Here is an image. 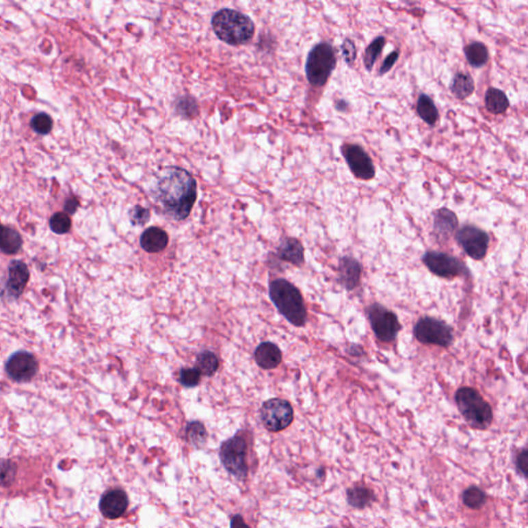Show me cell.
Wrapping results in <instances>:
<instances>
[{
	"instance_id": "obj_1",
	"label": "cell",
	"mask_w": 528,
	"mask_h": 528,
	"mask_svg": "<svg viewBox=\"0 0 528 528\" xmlns=\"http://www.w3.org/2000/svg\"><path fill=\"white\" fill-rule=\"evenodd\" d=\"M155 193L168 216L176 221L185 220L196 202V181L187 170L170 166L160 172Z\"/></svg>"
},
{
	"instance_id": "obj_2",
	"label": "cell",
	"mask_w": 528,
	"mask_h": 528,
	"mask_svg": "<svg viewBox=\"0 0 528 528\" xmlns=\"http://www.w3.org/2000/svg\"><path fill=\"white\" fill-rule=\"evenodd\" d=\"M269 298L286 320L296 327L306 322V304L300 290L287 280L278 279L269 285Z\"/></svg>"
},
{
	"instance_id": "obj_3",
	"label": "cell",
	"mask_w": 528,
	"mask_h": 528,
	"mask_svg": "<svg viewBox=\"0 0 528 528\" xmlns=\"http://www.w3.org/2000/svg\"><path fill=\"white\" fill-rule=\"evenodd\" d=\"M212 25L221 40L233 46L249 42L255 31L252 20L235 10L223 9L217 12L213 17Z\"/></svg>"
},
{
	"instance_id": "obj_4",
	"label": "cell",
	"mask_w": 528,
	"mask_h": 528,
	"mask_svg": "<svg viewBox=\"0 0 528 528\" xmlns=\"http://www.w3.org/2000/svg\"><path fill=\"white\" fill-rule=\"evenodd\" d=\"M455 401L466 423L474 430H485L492 424L491 406L480 392L472 387H461L455 393Z\"/></svg>"
},
{
	"instance_id": "obj_5",
	"label": "cell",
	"mask_w": 528,
	"mask_h": 528,
	"mask_svg": "<svg viewBox=\"0 0 528 528\" xmlns=\"http://www.w3.org/2000/svg\"><path fill=\"white\" fill-rule=\"evenodd\" d=\"M336 65L334 48L327 42L316 44L311 50L306 63V74L308 83L314 87L326 84Z\"/></svg>"
},
{
	"instance_id": "obj_6",
	"label": "cell",
	"mask_w": 528,
	"mask_h": 528,
	"mask_svg": "<svg viewBox=\"0 0 528 528\" xmlns=\"http://www.w3.org/2000/svg\"><path fill=\"white\" fill-rule=\"evenodd\" d=\"M247 453V440L239 432L221 445L220 459L223 466L239 480L247 478L249 472Z\"/></svg>"
},
{
	"instance_id": "obj_7",
	"label": "cell",
	"mask_w": 528,
	"mask_h": 528,
	"mask_svg": "<svg viewBox=\"0 0 528 528\" xmlns=\"http://www.w3.org/2000/svg\"><path fill=\"white\" fill-rule=\"evenodd\" d=\"M414 334L417 341L424 345L448 348L453 343V330L444 321L432 317L419 319L414 327Z\"/></svg>"
},
{
	"instance_id": "obj_8",
	"label": "cell",
	"mask_w": 528,
	"mask_h": 528,
	"mask_svg": "<svg viewBox=\"0 0 528 528\" xmlns=\"http://www.w3.org/2000/svg\"><path fill=\"white\" fill-rule=\"evenodd\" d=\"M367 317L378 340L384 343H391L396 340L397 334L401 332V325L393 312L382 304H373L367 310Z\"/></svg>"
},
{
	"instance_id": "obj_9",
	"label": "cell",
	"mask_w": 528,
	"mask_h": 528,
	"mask_svg": "<svg viewBox=\"0 0 528 528\" xmlns=\"http://www.w3.org/2000/svg\"><path fill=\"white\" fill-rule=\"evenodd\" d=\"M293 408L285 399H272L260 409V419L264 427L272 432L286 430L293 421Z\"/></svg>"
},
{
	"instance_id": "obj_10",
	"label": "cell",
	"mask_w": 528,
	"mask_h": 528,
	"mask_svg": "<svg viewBox=\"0 0 528 528\" xmlns=\"http://www.w3.org/2000/svg\"><path fill=\"white\" fill-rule=\"evenodd\" d=\"M422 261L434 275L440 278L449 279L470 274L464 262H461L454 256L442 252H426L422 257Z\"/></svg>"
},
{
	"instance_id": "obj_11",
	"label": "cell",
	"mask_w": 528,
	"mask_h": 528,
	"mask_svg": "<svg viewBox=\"0 0 528 528\" xmlns=\"http://www.w3.org/2000/svg\"><path fill=\"white\" fill-rule=\"evenodd\" d=\"M40 365L36 356L25 350L13 353L5 361V371L12 381L28 383L38 375Z\"/></svg>"
},
{
	"instance_id": "obj_12",
	"label": "cell",
	"mask_w": 528,
	"mask_h": 528,
	"mask_svg": "<svg viewBox=\"0 0 528 528\" xmlns=\"http://www.w3.org/2000/svg\"><path fill=\"white\" fill-rule=\"evenodd\" d=\"M456 241L466 255L475 260H482L488 251V233L473 225H466L461 227L456 233Z\"/></svg>"
},
{
	"instance_id": "obj_13",
	"label": "cell",
	"mask_w": 528,
	"mask_h": 528,
	"mask_svg": "<svg viewBox=\"0 0 528 528\" xmlns=\"http://www.w3.org/2000/svg\"><path fill=\"white\" fill-rule=\"evenodd\" d=\"M343 155L357 179L369 181L375 174V166L367 152L358 145H345L342 149Z\"/></svg>"
},
{
	"instance_id": "obj_14",
	"label": "cell",
	"mask_w": 528,
	"mask_h": 528,
	"mask_svg": "<svg viewBox=\"0 0 528 528\" xmlns=\"http://www.w3.org/2000/svg\"><path fill=\"white\" fill-rule=\"evenodd\" d=\"M30 273L27 264L21 260H12L8 267V279L5 284V295L16 300L23 294L29 281Z\"/></svg>"
},
{
	"instance_id": "obj_15",
	"label": "cell",
	"mask_w": 528,
	"mask_h": 528,
	"mask_svg": "<svg viewBox=\"0 0 528 528\" xmlns=\"http://www.w3.org/2000/svg\"><path fill=\"white\" fill-rule=\"evenodd\" d=\"M128 507V497L125 491L116 489L105 493L99 503V510L107 519L121 517Z\"/></svg>"
},
{
	"instance_id": "obj_16",
	"label": "cell",
	"mask_w": 528,
	"mask_h": 528,
	"mask_svg": "<svg viewBox=\"0 0 528 528\" xmlns=\"http://www.w3.org/2000/svg\"><path fill=\"white\" fill-rule=\"evenodd\" d=\"M361 277V265L352 257L341 258L339 263V281L348 291H352L359 285Z\"/></svg>"
},
{
	"instance_id": "obj_17",
	"label": "cell",
	"mask_w": 528,
	"mask_h": 528,
	"mask_svg": "<svg viewBox=\"0 0 528 528\" xmlns=\"http://www.w3.org/2000/svg\"><path fill=\"white\" fill-rule=\"evenodd\" d=\"M256 363L263 369H277L282 362V352L277 345L261 343L254 353Z\"/></svg>"
},
{
	"instance_id": "obj_18",
	"label": "cell",
	"mask_w": 528,
	"mask_h": 528,
	"mask_svg": "<svg viewBox=\"0 0 528 528\" xmlns=\"http://www.w3.org/2000/svg\"><path fill=\"white\" fill-rule=\"evenodd\" d=\"M168 245V235L159 227H150L141 237V247L148 253H159Z\"/></svg>"
},
{
	"instance_id": "obj_19",
	"label": "cell",
	"mask_w": 528,
	"mask_h": 528,
	"mask_svg": "<svg viewBox=\"0 0 528 528\" xmlns=\"http://www.w3.org/2000/svg\"><path fill=\"white\" fill-rule=\"evenodd\" d=\"M458 227V219L452 211L440 209L434 215V233L444 239H448Z\"/></svg>"
},
{
	"instance_id": "obj_20",
	"label": "cell",
	"mask_w": 528,
	"mask_h": 528,
	"mask_svg": "<svg viewBox=\"0 0 528 528\" xmlns=\"http://www.w3.org/2000/svg\"><path fill=\"white\" fill-rule=\"evenodd\" d=\"M278 255L284 261L289 262L295 267H302L304 262V249L302 243L296 239H286L278 248Z\"/></svg>"
},
{
	"instance_id": "obj_21",
	"label": "cell",
	"mask_w": 528,
	"mask_h": 528,
	"mask_svg": "<svg viewBox=\"0 0 528 528\" xmlns=\"http://www.w3.org/2000/svg\"><path fill=\"white\" fill-rule=\"evenodd\" d=\"M23 247V239L16 229L0 223V253L15 255Z\"/></svg>"
},
{
	"instance_id": "obj_22",
	"label": "cell",
	"mask_w": 528,
	"mask_h": 528,
	"mask_svg": "<svg viewBox=\"0 0 528 528\" xmlns=\"http://www.w3.org/2000/svg\"><path fill=\"white\" fill-rule=\"evenodd\" d=\"M450 89L456 98H468L475 91L474 79L466 72H458L453 77Z\"/></svg>"
},
{
	"instance_id": "obj_23",
	"label": "cell",
	"mask_w": 528,
	"mask_h": 528,
	"mask_svg": "<svg viewBox=\"0 0 528 528\" xmlns=\"http://www.w3.org/2000/svg\"><path fill=\"white\" fill-rule=\"evenodd\" d=\"M485 107L494 115L503 114L510 107V101L503 91L497 88H489L485 94Z\"/></svg>"
},
{
	"instance_id": "obj_24",
	"label": "cell",
	"mask_w": 528,
	"mask_h": 528,
	"mask_svg": "<svg viewBox=\"0 0 528 528\" xmlns=\"http://www.w3.org/2000/svg\"><path fill=\"white\" fill-rule=\"evenodd\" d=\"M417 113L419 117L428 125L434 126L438 119V111L434 101L428 95H420L417 103Z\"/></svg>"
},
{
	"instance_id": "obj_25",
	"label": "cell",
	"mask_w": 528,
	"mask_h": 528,
	"mask_svg": "<svg viewBox=\"0 0 528 528\" xmlns=\"http://www.w3.org/2000/svg\"><path fill=\"white\" fill-rule=\"evenodd\" d=\"M195 369L206 377H212L219 369V359L211 351H202L196 357Z\"/></svg>"
},
{
	"instance_id": "obj_26",
	"label": "cell",
	"mask_w": 528,
	"mask_h": 528,
	"mask_svg": "<svg viewBox=\"0 0 528 528\" xmlns=\"http://www.w3.org/2000/svg\"><path fill=\"white\" fill-rule=\"evenodd\" d=\"M466 59L474 68H481L488 61V50L482 42H475L464 48Z\"/></svg>"
},
{
	"instance_id": "obj_27",
	"label": "cell",
	"mask_w": 528,
	"mask_h": 528,
	"mask_svg": "<svg viewBox=\"0 0 528 528\" xmlns=\"http://www.w3.org/2000/svg\"><path fill=\"white\" fill-rule=\"evenodd\" d=\"M186 438L192 446L200 448L208 440V432L200 421L189 422L186 426Z\"/></svg>"
},
{
	"instance_id": "obj_28",
	"label": "cell",
	"mask_w": 528,
	"mask_h": 528,
	"mask_svg": "<svg viewBox=\"0 0 528 528\" xmlns=\"http://www.w3.org/2000/svg\"><path fill=\"white\" fill-rule=\"evenodd\" d=\"M373 499V491L365 487H354L347 491V499L352 507L363 509L371 503Z\"/></svg>"
},
{
	"instance_id": "obj_29",
	"label": "cell",
	"mask_w": 528,
	"mask_h": 528,
	"mask_svg": "<svg viewBox=\"0 0 528 528\" xmlns=\"http://www.w3.org/2000/svg\"><path fill=\"white\" fill-rule=\"evenodd\" d=\"M464 505L473 510H479L486 503V495L478 487L473 486L466 489L462 495Z\"/></svg>"
},
{
	"instance_id": "obj_30",
	"label": "cell",
	"mask_w": 528,
	"mask_h": 528,
	"mask_svg": "<svg viewBox=\"0 0 528 528\" xmlns=\"http://www.w3.org/2000/svg\"><path fill=\"white\" fill-rule=\"evenodd\" d=\"M385 44L386 38H383V36H380V38H375V40L367 47V51H365V60H363L365 61V68H367V70H371L378 57L381 55Z\"/></svg>"
},
{
	"instance_id": "obj_31",
	"label": "cell",
	"mask_w": 528,
	"mask_h": 528,
	"mask_svg": "<svg viewBox=\"0 0 528 528\" xmlns=\"http://www.w3.org/2000/svg\"><path fill=\"white\" fill-rule=\"evenodd\" d=\"M50 229L56 235H65L72 228V219L65 213H56L49 221Z\"/></svg>"
},
{
	"instance_id": "obj_32",
	"label": "cell",
	"mask_w": 528,
	"mask_h": 528,
	"mask_svg": "<svg viewBox=\"0 0 528 528\" xmlns=\"http://www.w3.org/2000/svg\"><path fill=\"white\" fill-rule=\"evenodd\" d=\"M30 125L38 135H47L52 131L53 120L48 114L40 113L32 118Z\"/></svg>"
},
{
	"instance_id": "obj_33",
	"label": "cell",
	"mask_w": 528,
	"mask_h": 528,
	"mask_svg": "<svg viewBox=\"0 0 528 528\" xmlns=\"http://www.w3.org/2000/svg\"><path fill=\"white\" fill-rule=\"evenodd\" d=\"M176 111L181 115L184 116V117L193 118L197 115L198 105H197L196 101L191 98V97H181L176 101Z\"/></svg>"
},
{
	"instance_id": "obj_34",
	"label": "cell",
	"mask_w": 528,
	"mask_h": 528,
	"mask_svg": "<svg viewBox=\"0 0 528 528\" xmlns=\"http://www.w3.org/2000/svg\"><path fill=\"white\" fill-rule=\"evenodd\" d=\"M202 373L196 369H182L179 375V381L184 387H196L200 382Z\"/></svg>"
},
{
	"instance_id": "obj_35",
	"label": "cell",
	"mask_w": 528,
	"mask_h": 528,
	"mask_svg": "<svg viewBox=\"0 0 528 528\" xmlns=\"http://www.w3.org/2000/svg\"><path fill=\"white\" fill-rule=\"evenodd\" d=\"M150 217H151L150 211L141 206H135V208H132L129 213L130 221L135 226H144V225L147 224L149 222Z\"/></svg>"
},
{
	"instance_id": "obj_36",
	"label": "cell",
	"mask_w": 528,
	"mask_h": 528,
	"mask_svg": "<svg viewBox=\"0 0 528 528\" xmlns=\"http://www.w3.org/2000/svg\"><path fill=\"white\" fill-rule=\"evenodd\" d=\"M15 464L12 462L0 464V485H10L15 478Z\"/></svg>"
},
{
	"instance_id": "obj_37",
	"label": "cell",
	"mask_w": 528,
	"mask_h": 528,
	"mask_svg": "<svg viewBox=\"0 0 528 528\" xmlns=\"http://www.w3.org/2000/svg\"><path fill=\"white\" fill-rule=\"evenodd\" d=\"M343 54H344L345 59L349 64H352L353 61L356 59V48H355L354 44L352 40H346L343 44Z\"/></svg>"
},
{
	"instance_id": "obj_38",
	"label": "cell",
	"mask_w": 528,
	"mask_h": 528,
	"mask_svg": "<svg viewBox=\"0 0 528 528\" xmlns=\"http://www.w3.org/2000/svg\"><path fill=\"white\" fill-rule=\"evenodd\" d=\"M399 56V53L397 52V51H394V52H392L391 54H390L389 56L385 59V61H384L383 66H382L381 70H380V75L386 74L388 70H391L392 66H393L394 63L396 62V60H397Z\"/></svg>"
},
{
	"instance_id": "obj_39",
	"label": "cell",
	"mask_w": 528,
	"mask_h": 528,
	"mask_svg": "<svg viewBox=\"0 0 528 528\" xmlns=\"http://www.w3.org/2000/svg\"><path fill=\"white\" fill-rule=\"evenodd\" d=\"M79 206H80L79 200L75 198V197H70L64 202L65 214H68V216L74 215L77 210H78Z\"/></svg>"
},
{
	"instance_id": "obj_40",
	"label": "cell",
	"mask_w": 528,
	"mask_h": 528,
	"mask_svg": "<svg viewBox=\"0 0 528 528\" xmlns=\"http://www.w3.org/2000/svg\"><path fill=\"white\" fill-rule=\"evenodd\" d=\"M517 466L519 472H521L523 476H526V468H527V452L526 450L522 451L521 454L518 456Z\"/></svg>"
},
{
	"instance_id": "obj_41",
	"label": "cell",
	"mask_w": 528,
	"mask_h": 528,
	"mask_svg": "<svg viewBox=\"0 0 528 528\" xmlns=\"http://www.w3.org/2000/svg\"><path fill=\"white\" fill-rule=\"evenodd\" d=\"M230 528H250V526L246 524L245 520L241 515H235L231 518Z\"/></svg>"
}]
</instances>
